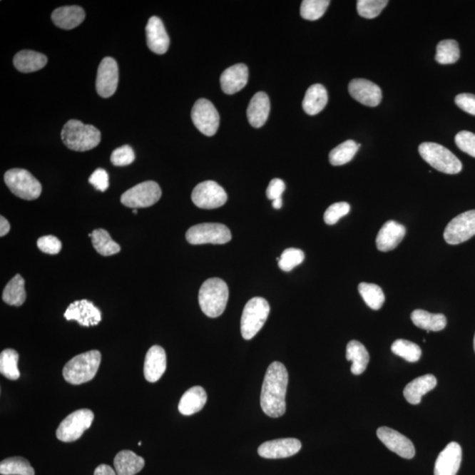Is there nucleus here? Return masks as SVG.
Here are the masks:
<instances>
[{"label": "nucleus", "instance_id": "15", "mask_svg": "<svg viewBox=\"0 0 475 475\" xmlns=\"http://www.w3.org/2000/svg\"><path fill=\"white\" fill-rule=\"evenodd\" d=\"M379 439L391 451L395 452L403 459H413L416 455V449L411 440L401 433L388 427H382L377 431Z\"/></svg>", "mask_w": 475, "mask_h": 475}, {"label": "nucleus", "instance_id": "36", "mask_svg": "<svg viewBox=\"0 0 475 475\" xmlns=\"http://www.w3.org/2000/svg\"><path fill=\"white\" fill-rule=\"evenodd\" d=\"M358 292L363 297L364 302L367 303L372 310H379L386 300V297L382 288L374 284H368V282H361L358 285Z\"/></svg>", "mask_w": 475, "mask_h": 475}, {"label": "nucleus", "instance_id": "49", "mask_svg": "<svg viewBox=\"0 0 475 475\" xmlns=\"http://www.w3.org/2000/svg\"><path fill=\"white\" fill-rule=\"evenodd\" d=\"M455 103L463 111L475 116V96L472 93H461L455 98Z\"/></svg>", "mask_w": 475, "mask_h": 475}, {"label": "nucleus", "instance_id": "14", "mask_svg": "<svg viewBox=\"0 0 475 475\" xmlns=\"http://www.w3.org/2000/svg\"><path fill=\"white\" fill-rule=\"evenodd\" d=\"M119 71L118 63L113 58H105L98 68L96 91L101 97L109 98L118 89Z\"/></svg>", "mask_w": 475, "mask_h": 475}, {"label": "nucleus", "instance_id": "32", "mask_svg": "<svg viewBox=\"0 0 475 475\" xmlns=\"http://www.w3.org/2000/svg\"><path fill=\"white\" fill-rule=\"evenodd\" d=\"M411 320L414 325L427 331V333L429 331L443 330L447 324L446 316L444 315L431 314V312L421 310V309H417L411 314Z\"/></svg>", "mask_w": 475, "mask_h": 475}, {"label": "nucleus", "instance_id": "16", "mask_svg": "<svg viewBox=\"0 0 475 475\" xmlns=\"http://www.w3.org/2000/svg\"><path fill=\"white\" fill-rule=\"evenodd\" d=\"M63 316L67 320H76L83 327L96 326L101 320L100 309L86 300L74 301L68 307Z\"/></svg>", "mask_w": 475, "mask_h": 475}, {"label": "nucleus", "instance_id": "53", "mask_svg": "<svg viewBox=\"0 0 475 475\" xmlns=\"http://www.w3.org/2000/svg\"><path fill=\"white\" fill-rule=\"evenodd\" d=\"M272 205L275 209H281L282 206V198H278L276 200H273Z\"/></svg>", "mask_w": 475, "mask_h": 475}, {"label": "nucleus", "instance_id": "11", "mask_svg": "<svg viewBox=\"0 0 475 475\" xmlns=\"http://www.w3.org/2000/svg\"><path fill=\"white\" fill-rule=\"evenodd\" d=\"M191 198L198 208L213 210L225 205L228 201V194L216 182L206 180L194 188Z\"/></svg>", "mask_w": 475, "mask_h": 475}, {"label": "nucleus", "instance_id": "13", "mask_svg": "<svg viewBox=\"0 0 475 475\" xmlns=\"http://www.w3.org/2000/svg\"><path fill=\"white\" fill-rule=\"evenodd\" d=\"M475 235V210L454 218L444 230V238L450 245H459Z\"/></svg>", "mask_w": 475, "mask_h": 475}, {"label": "nucleus", "instance_id": "26", "mask_svg": "<svg viewBox=\"0 0 475 475\" xmlns=\"http://www.w3.org/2000/svg\"><path fill=\"white\" fill-rule=\"evenodd\" d=\"M85 11L78 6H62L53 11L51 20L56 26L63 29L77 28L84 21Z\"/></svg>", "mask_w": 475, "mask_h": 475}, {"label": "nucleus", "instance_id": "24", "mask_svg": "<svg viewBox=\"0 0 475 475\" xmlns=\"http://www.w3.org/2000/svg\"><path fill=\"white\" fill-rule=\"evenodd\" d=\"M270 111V98L263 92L255 93L247 107L248 122L252 127L261 128L267 122Z\"/></svg>", "mask_w": 475, "mask_h": 475}, {"label": "nucleus", "instance_id": "47", "mask_svg": "<svg viewBox=\"0 0 475 475\" xmlns=\"http://www.w3.org/2000/svg\"><path fill=\"white\" fill-rule=\"evenodd\" d=\"M37 247L41 252L48 255H56L61 251L62 243L58 238L53 235L41 237L37 240Z\"/></svg>", "mask_w": 475, "mask_h": 475}, {"label": "nucleus", "instance_id": "38", "mask_svg": "<svg viewBox=\"0 0 475 475\" xmlns=\"http://www.w3.org/2000/svg\"><path fill=\"white\" fill-rule=\"evenodd\" d=\"M19 354L16 350L6 349L0 354V372L6 379L16 380L21 373L18 369Z\"/></svg>", "mask_w": 475, "mask_h": 475}, {"label": "nucleus", "instance_id": "6", "mask_svg": "<svg viewBox=\"0 0 475 475\" xmlns=\"http://www.w3.org/2000/svg\"><path fill=\"white\" fill-rule=\"evenodd\" d=\"M419 153L424 160L437 171L456 175L462 170L461 161L450 150L436 143H422Z\"/></svg>", "mask_w": 475, "mask_h": 475}, {"label": "nucleus", "instance_id": "51", "mask_svg": "<svg viewBox=\"0 0 475 475\" xmlns=\"http://www.w3.org/2000/svg\"><path fill=\"white\" fill-rule=\"evenodd\" d=\"M94 475H116V474L111 466L101 464L94 471Z\"/></svg>", "mask_w": 475, "mask_h": 475}, {"label": "nucleus", "instance_id": "44", "mask_svg": "<svg viewBox=\"0 0 475 475\" xmlns=\"http://www.w3.org/2000/svg\"><path fill=\"white\" fill-rule=\"evenodd\" d=\"M350 211V205L348 203L340 202L334 203L327 209L324 214V221L327 225L337 224L341 218L346 216Z\"/></svg>", "mask_w": 475, "mask_h": 475}, {"label": "nucleus", "instance_id": "42", "mask_svg": "<svg viewBox=\"0 0 475 475\" xmlns=\"http://www.w3.org/2000/svg\"><path fill=\"white\" fill-rule=\"evenodd\" d=\"M387 4V0H358L357 13L363 18L374 19L382 14Z\"/></svg>", "mask_w": 475, "mask_h": 475}, {"label": "nucleus", "instance_id": "22", "mask_svg": "<svg viewBox=\"0 0 475 475\" xmlns=\"http://www.w3.org/2000/svg\"><path fill=\"white\" fill-rule=\"evenodd\" d=\"M406 235L404 225L394 220L387 221L379 230L376 239L377 248L382 252L394 250Z\"/></svg>", "mask_w": 475, "mask_h": 475}, {"label": "nucleus", "instance_id": "33", "mask_svg": "<svg viewBox=\"0 0 475 475\" xmlns=\"http://www.w3.org/2000/svg\"><path fill=\"white\" fill-rule=\"evenodd\" d=\"M25 280L21 275L11 279L3 292L4 302L7 305L21 307L26 300Z\"/></svg>", "mask_w": 475, "mask_h": 475}, {"label": "nucleus", "instance_id": "3", "mask_svg": "<svg viewBox=\"0 0 475 475\" xmlns=\"http://www.w3.org/2000/svg\"><path fill=\"white\" fill-rule=\"evenodd\" d=\"M229 299V289L220 278H210L203 282L199 290L198 300L203 314L217 318L225 310Z\"/></svg>", "mask_w": 475, "mask_h": 475}, {"label": "nucleus", "instance_id": "48", "mask_svg": "<svg viewBox=\"0 0 475 475\" xmlns=\"http://www.w3.org/2000/svg\"><path fill=\"white\" fill-rule=\"evenodd\" d=\"M89 183L93 185L96 190L105 192L109 186L108 173L103 168H98L90 176Z\"/></svg>", "mask_w": 475, "mask_h": 475}, {"label": "nucleus", "instance_id": "54", "mask_svg": "<svg viewBox=\"0 0 475 475\" xmlns=\"http://www.w3.org/2000/svg\"><path fill=\"white\" fill-rule=\"evenodd\" d=\"M132 211H133V213H134V214H137V213H138V210H137V209H133V210H132Z\"/></svg>", "mask_w": 475, "mask_h": 475}, {"label": "nucleus", "instance_id": "23", "mask_svg": "<svg viewBox=\"0 0 475 475\" xmlns=\"http://www.w3.org/2000/svg\"><path fill=\"white\" fill-rule=\"evenodd\" d=\"M248 69L243 63H238L228 68L220 77L222 91L226 94H235L243 89L247 84Z\"/></svg>", "mask_w": 475, "mask_h": 475}, {"label": "nucleus", "instance_id": "4", "mask_svg": "<svg viewBox=\"0 0 475 475\" xmlns=\"http://www.w3.org/2000/svg\"><path fill=\"white\" fill-rule=\"evenodd\" d=\"M101 361V354L96 349L74 357L63 367V378L71 384L91 382L99 369Z\"/></svg>", "mask_w": 475, "mask_h": 475}, {"label": "nucleus", "instance_id": "55", "mask_svg": "<svg viewBox=\"0 0 475 475\" xmlns=\"http://www.w3.org/2000/svg\"><path fill=\"white\" fill-rule=\"evenodd\" d=\"M474 352H475V335H474Z\"/></svg>", "mask_w": 475, "mask_h": 475}, {"label": "nucleus", "instance_id": "45", "mask_svg": "<svg viewBox=\"0 0 475 475\" xmlns=\"http://www.w3.org/2000/svg\"><path fill=\"white\" fill-rule=\"evenodd\" d=\"M111 160L116 167L129 165L135 160L134 150L130 145L121 146L112 153Z\"/></svg>", "mask_w": 475, "mask_h": 475}, {"label": "nucleus", "instance_id": "8", "mask_svg": "<svg viewBox=\"0 0 475 475\" xmlns=\"http://www.w3.org/2000/svg\"><path fill=\"white\" fill-rule=\"evenodd\" d=\"M94 419L93 411L78 409L65 418L56 429V437L62 442H74L91 427Z\"/></svg>", "mask_w": 475, "mask_h": 475}, {"label": "nucleus", "instance_id": "17", "mask_svg": "<svg viewBox=\"0 0 475 475\" xmlns=\"http://www.w3.org/2000/svg\"><path fill=\"white\" fill-rule=\"evenodd\" d=\"M349 92L353 99L367 107H377L382 100V89L367 79H353L349 83Z\"/></svg>", "mask_w": 475, "mask_h": 475}, {"label": "nucleus", "instance_id": "46", "mask_svg": "<svg viewBox=\"0 0 475 475\" xmlns=\"http://www.w3.org/2000/svg\"><path fill=\"white\" fill-rule=\"evenodd\" d=\"M455 143L462 152L475 158V134L467 131L459 132L456 135Z\"/></svg>", "mask_w": 475, "mask_h": 475}, {"label": "nucleus", "instance_id": "50", "mask_svg": "<svg viewBox=\"0 0 475 475\" xmlns=\"http://www.w3.org/2000/svg\"><path fill=\"white\" fill-rule=\"evenodd\" d=\"M285 183L281 179H273L270 183L269 187L267 188L266 194L267 198L270 200H276L282 198V195L285 190Z\"/></svg>", "mask_w": 475, "mask_h": 475}, {"label": "nucleus", "instance_id": "7", "mask_svg": "<svg viewBox=\"0 0 475 475\" xmlns=\"http://www.w3.org/2000/svg\"><path fill=\"white\" fill-rule=\"evenodd\" d=\"M4 180L11 192L18 198L31 201L41 195V185L39 180L25 169H11L5 173Z\"/></svg>", "mask_w": 475, "mask_h": 475}, {"label": "nucleus", "instance_id": "20", "mask_svg": "<svg viewBox=\"0 0 475 475\" xmlns=\"http://www.w3.org/2000/svg\"><path fill=\"white\" fill-rule=\"evenodd\" d=\"M147 45L155 54H165L168 51L170 39L160 18L153 16L149 19L145 28Z\"/></svg>", "mask_w": 475, "mask_h": 475}, {"label": "nucleus", "instance_id": "25", "mask_svg": "<svg viewBox=\"0 0 475 475\" xmlns=\"http://www.w3.org/2000/svg\"><path fill=\"white\" fill-rule=\"evenodd\" d=\"M436 384L437 380L434 375L426 374L421 376L407 384L404 391H403V395L410 404H419L422 396L434 389Z\"/></svg>", "mask_w": 475, "mask_h": 475}, {"label": "nucleus", "instance_id": "9", "mask_svg": "<svg viewBox=\"0 0 475 475\" xmlns=\"http://www.w3.org/2000/svg\"><path fill=\"white\" fill-rule=\"evenodd\" d=\"M186 240L191 245L229 242L232 233L228 226L218 223H203L192 226L186 233Z\"/></svg>", "mask_w": 475, "mask_h": 475}, {"label": "nucleus", "instance_id": "18", "mask_svg": "<svg viewBox=\"0 0 475 475\" xmlns=\"http://www.w3.org/2000/svg\"><path fill=\"white\" fill-rule=\"evenodd\" d=\"M301 447L302 444L296 439L271 440L260 446L258 454L264 459H285L297 454Z\"/></svg>", "mask_w": 475, "mask_h": 475}, {"label": "nucleus", "instance_id": "1", "mask_svg": "<svg viewBox=\"0 0 475 475\" xmlns=\"http://www.w3.org/2000/svg\"><path fill=\"white\" fill-rule=\"evenodd\" d=\"M289 375L284 364L274 362L264 377L261 407L264 413L272 418L284 416L286 411V392Z\"/></svg>", "mask_w": 475, "mask_h": 475}, {"label": "nucleus", "instance_id": "2", "mask_svg": "<svg viewBox=\"0 0 475 475\" xmlns=\"http://www.w3.org/2000/svg\"><path fill=\"white\" fill-rule=\"evenodd\" d=\"M61 138L68 148L76 152H86L100 144L101 134L97 128L73 119L68 121L63 126Z\"/></svg>", "mask_w": 475, "mask_h": 475}, {"label": "nucleus", "instance_id": "10", "mask_svg": "<svg viewBox=\"0 0 475 475\" xmlns=\"http://www.w3.org/2000/svg\"><path fill=\"white\" fill-rule=\"evenodd\" d=\"M161 188L153 180L136 185L124 192L121 197V203L131 209L147 208L155 205L161 198Z\"/></svg>", "mask_w": 475, "mask_h": 475}, {"label": "nucleus", "instance_id": "27", "mask_svg": "<svg viewBox=\"0 0 475 475\" xmlns=\"http://www.w3.org/2000/svg\"><path fill=\"white\" fill-rule=\"evenodd\" d=\"M207 402V394L202 387L190 388L180 398L178 409L183 416H191L203 409Z\"/></svg>", "mask_w": 475, "mask_h": 475}, {"label": "nucleus", "instance_id": "41", "mask_svg": "<svg viewBox=\"0 0 475 475\" xmlns=\"http://www.w3.org/2000/svg\"><path fill=\"white\" fill-rule=\"evenodd\" d=\"M329 0H304L301 4L300 14L305 20L316 21L326 13Z\"/></svg>", "mask_w": 475, "mask_h": 475}, {"label": "nucleus", "instance_id": "28", "mask_svg": "<svg viewBox=\"0 0 475 475\" xmlns=\"http://www.w3.org/2000/svg\"><path fill=\"white\" fill-rule=\"evenodd\" d=\"M329 101L325 86L322 84L312 85L307 89L303 100V109L309 116H315L325 108Z\"/></svg>", "mask_w": 475, "mask_h": 475}, {"label": "nucleus", "instance_id": "52", "mask_svg": "<svg viewBox=\"0 0 475 475\" xmlns=\"http://www.w3.org/2000/svg\"><path fill=\"white\" fill-rule=\"evenodd\" d=\"M10 224L6 218L0 217V236L4 237L10 231Z\"/></svg>", "mask_w": 475, "mask_h": 475}, {"label": "nucleus", "instance_id": "39", "mask_svg": "<svg viewBox=\"0 0 475 475\" xmlns=\"http://www.w3.org/2000/svg\"><path fill=\"white\" fill-rule=\"evenodd\" d=\"M461 56L459 44L454 40L441 41L436 47V61L441 65H451L458 62Z\"/></svg>", "mask_w": 475, "mask_h": 475}, {"label": "nucleus", "instance_id": "43", "mask_svg": "<svg viewBox=\"0 0 475 475\" xmlns=\"http://www.w3.org/2000/svg\"><path fill=\"white\" fill-rule=\"evenodd\" d=\"M305 260V254L302 250L297 248H287L279 258L278 266L282 271L289 272L294 267L299 266Z\"/></svg>", "mask_w": 475, "mask_h": 475}, {"label": "nucleus", "instance_id": "19", "mask_svg": "<svg viewBox=\"0 0 475 475\" xmlns=\"http://www.w3.org/2000/svg\"><path fill=\"white\" fill-rule=\"evenodd\" d=\"M462 461V449L451 442L440 452L435 463L434 475H456Z\"/></svg>", "mask_w": 475, "mask_h": 475}, {"label": "nucleus", "instance_id": "56", "mask_svg": "<svg viewBox=\"0 0 475 475\" xmlns=\"http://www.w3.org/2000/svg\"><path fill=\"white\" fill-rule=\"evenodd\" d=\"M141 444H142V442H141H141L138 443V446H141Z\"/></svg>", "mask_w": 475, "mask_h": 475}, {"label": "nucleus", "instance_id": "5", "mask_svg": "<svg viewBox=\"0 0 475 475\" xmlns=\"http://www.w3.org/2000/svg\"><path fill=\"white\" fill-rule=\"evenodd\" d=\"M270 312V305L263 297H252L248 301L245 305L240 322L241 334L245 340H251L258 334L265 324Z\"/></svg>", "mask_w": 475, "mask_h": 475}, {"label": "nucleus", "instance_id": "21", "mask_svg": "<svg viewBox=\"0 0 475 475\" xmlns=\"http://www.w3.org/2000/svg\"><path fill=\"white\" fill-rule=\"evenodd\" d=\"M167 369V355L162 347L154 345L150 347L146 353L144 374L147 382H157Z\"/></svg>", "mask_w": 475, "mask_h": 475}, {"label": "nucleus", "instance_id": "30", "mask_svg": "<svg viewBox=\"0 0 475 475\" xmlns=\"http://www.w3.org/2000/svg\"><path fill=\"white\" fill-rule=\"evenodd\" d=\"M145 459L135 452L121 451L114 459V466L118 475H135L145 466Z\"/></svg>", "mask_w": 475, "mask_h": 475}, {"label": "nucleus", "instance_id": "34", "mask_svg": "<svg viewBox=\"0 0 475 475\" xmlns=\"http://www.w3.org/2000/svg\"><path fill=\"white\" fill-rule=\"evenodd\" d=\"M91 239L94 250L101 255L111 256L118 254L121 250L119 245L112 240L104 229L93 230Z\"/></svg>", "mask_w": 475, "mask_h": 475}, {"label": "nucleus", "instance_id": "29", "mask_svg": "<svg viewBox=\"0 0 475 475\" xmlns=\"http://www.w3.org/2000/svg\"><path fill=\"white\" fill-rule=\"evenodd\" d=\"M47 56L33 51H21L14 58V65L21 73H29L37 71L47 65Z\"/></svg>", "mask_w": 475, "mask_h": 475}, {"label": "nucleus", "instance_id": "12", "mask_svg": "<svg viewBox=\"0 0 475 475\" xmlns=\"http://www.w3.org/2000/svg\"><path fill=\"white\" fill-rule=\"evenodd\" d=\"M194 126L203 135L213 137L220 127V114L215 106L206 99H199L191 111Z\"/></svg>", "mask_w": 475, "mask_h": 475}, {"label": "nucleus", "instance_id": "31", "mask_svg": "<svg viewBox=\"0 0 475 475\" xmlns=\"http://www.w3.org/2000/svg\"><path fill=\"white\" fill-rule=\"evenodd\" d=\"M347 360L352 362L350 371L354 375H360L367 368L369 355L367 348L358 341H350L346 349Z\"/></svg>", "mask_w": 475, "mask_h": 475}, {"label": "nucleus", "instance_id": "40", "mask_svg": "<svg viewBox=\"0 0 475 475\" xmlns=\"http://www.w3.org/2000/svg\"><path fill=\"white\" fill-rule=\"evenodd\" d=\"M392 352L396 356L401 357L409 363H416L419 361L422 356V349L417 343L399 339L392 345Z\"/></svg>", "mask_w": 475, "mask_h": 475}, {"label": "nucleus", "instance_id": "35", "mask_svg": "<svg viewBox=\"0 0 475 475\" xmlns=\"http://www.w3.org/2000/svg\"><path fill=\"white\" fill-rule=\"evenodd\" d=\"M360 145L354 141H347L335 147L330 153V162L333 165H342L349 163L356 155Z\"/></svg>", "mask_w": 475, "mask_h": 475}, {"label": "nucleus", "instance_id": "37", "mask_svg": "<svg viewBox=\"0 0 475 475\" xmlns=\"http://www.w3.org/2000/svg\"><path fill=\"white\" fill-rule=\"evenodd\" d=\"M0 474L2 475H35L29 461L22 457L4 459L0 463Z\"/></svg>", "mask_w": 475, "mask_h": 475}]
</instances>
